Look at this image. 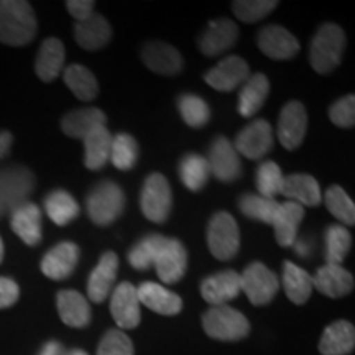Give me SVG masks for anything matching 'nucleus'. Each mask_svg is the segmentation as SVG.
I'll list each match as a JSON object with an SVG mask.
<instances>
[{
    "label": "nucleus",
    "instance_id": "6",
    "mask_svg": "<svg viewBox=\"0 0 355 355\" xmlns=\"http://www.w3.org/2000/svg\"><path fill=\"white\" fill-rule=\"evenodd\" d=\"M207 247L217 260H232L241 250V230L229 212H217L207 225Z\"/></svg>",
    "mask_w": 355,
    "mask_h": 355
},
{
    "label": "nucleus",
    "instance_id": "38",
    "mask_svg": "<svg viewBox=\"0 0 355 355\" xmlns=\"http://www.w3.org/2000/svg\"><path fill=\"white\" fill-rule=\"evenodd\" d=\"M165 235L159 234H150L141 239L130 248L128 252V263H130L135 270H148L150 266L155 263L159 248H162L163 242H165Z\"/></svg>",
    "mask_w": 355,
    "mask_h": 355
},
{
    "label": "nucleus",
    "instance_id": "40",
    "mask_svg": "<svg viewBox=\"0 0 355 355\" xmlns=\"http://www.w3.org/2000/svg\"><path fill=\"white\" fill-rule=\"evenodd\" d=\"M176 105L186 125L193 128H201L209 122L211 109L201 96L181 94L178 97Z\"/></svg>",
    "mask_w": 355,
    "mask_h": 355
},
{
    "label": "nucleus",
    "instance_id": "24",
    "mask_svg": "<svg viewBox=\"0 0 355 355\" xmlns=\"http://www.w3.org/2000/svg\"><path fill=\"white\" fill-rule=\"evenodd\" d=\"M137 296H139L140 304H145L148 309L163 316H175V314H180L183 308V301L180 296L159 283L144 282L137 288Z\"/></svg>",
    "mask_w": 355,
    "mask_h": 355
},
{
    "label": "nucleus",
    "instance_id": "50",
    "mask_svg": "<svg viewBox=\"0 0 355 355\" xmlns=\"http://www.w3.org/2000/svg\"><path fill=\"white\" fill-rule=\"evenodd\" d=\"M64 347L58 340H50L43 345L38 355H64Z\"/></svg>",
    "mask_w": 355,
    "mask_h": 355
},
{
    "label": "nucleus",
    "instance_id": "22",
    "mask_svg": "<svg viewBox=\"0 0 355 355\" xmlns=\"http://www.w3.org/2000/svg\"><path fill=\"white\" fill-rule=\"evenodd\" d=\"M313 288L327 298H343L354 290V277L343 265L326 263L313 277Z\"/></svg>",
    "mask_w": 355,
    "mask_h": 355
},
{
    "label": "nucleus",
    "instance_id": "13",
    "mask_svg": "<svg viewBox=\"0 0 355 355\" xmlns=\"http://www.w3.org/2000/svg\"><path fill=\"white\" fill-rule=\"evenodd\" d=\"M207 163H209L211 175H214L222 183H232L241 178V157L235 152L232 141L225 137H216L212 141Z\"/></svg>",
    "mask_w": 355,
    "mask_h": 355
},
{
    "label": "nucleus",
    "instance_id": "43",
    "mask_svg": "<svg viewBox=\"0 0 355 355\" xmlns=\"http://www.w3.org/2000/svg\"><path fill=\"white\" fill-rule=\"evenodd\" d=\"M283 181H285V176H283L282 168H279L277 163L272 162H263L260 163L259 168L255 171V186L260 196L275 199L277 194L282 193Z\"/></svg>",
    "mask_w": 355,
    "mask_h": 355
},
{
    "label": "nucleus",
    "instance_id": "20",
    "mask_svg": "<svg viewBox=\"0 0 355 355\" xmlns=\"http://www.w3.org/2000/svg\"><path fill=\"white\" fill-rule=\"evenodd\" d=\"M242 291L241 273L235 270H224L204 278L201 283V295L211 306H224L235 300Z\"/></svg>",
    "mask_w": 355,
    "mask_h": 355
},
{
    "label": "nucleus",
    "instance_id": "15",
    "mask_svg": "<svg viewBox=\"0 0 355 355\" xmlns=\"http://www.w3.org/2000/svg\"><path fill=\"white\" fill-rule=\"evenodd\" d=\"M110 314L121 329H135L140 324V301L137 296V286L132 283H119L110 296Z\"/></svg>",
    "mask_w": 355,
    "mask_h": 355
},
{
    "label": "nucleus",
    "instance_id": "25",
    "mask_svg": "<svg viewBox=\"0 0 355 355\" xmlns=\"http://www.w3.org/2000/svg\"><path fill=\"white\" fill-rule=\"evenodd\" d=\"M74 38L78 44L87 51H97L107 46L112 40V28L109 21L101 13H92L91 17L74 25Z\"/></svg>",
    "mask_w": 355,
    "mask_h": 355
},
{
    "label": "nucleus",
    "instance_id": "51",
    "mask_svg": "<svg viewBox=\"0 0 355 355\" xmlns=\"http://www.w3.org/2000/svg\"><path fill=\"white\" fill-rule=\"evenodd\" d=\"M64 355H89V354L84 352L81 349H73V350H66Z\"/></svg>",
    "mask_w": 355,
    "mask_h": 355
},
{
    "label": "nucleus",
    "instance_id": "1",
    "mask_svg": "<svg viewBox=\"0 0 355 355\" xmlns=\"http://www.w3.org/2000/svg\"><path fill=\"white\" fill-rule=\"evenodd\" d=\"M38 21L25 0H0V43L25 46L37 37Z\"/></svg>",
    "mask_w": 355,
    "mask_h": 355
},
{
    "label": "nucleus",
    "instance_id": "31",
    "mask_svg": "<svg viewBox=\"0 0 355 355\" xmlns=\"http://www.w3.org/2000/svg\"><path fill=\"white\" fill-rule=\"evenodd\" d=\"M84 141V165L87 170H102L109 163L112 135L105 125L96 127L83 139Z\"/></svg>",
    "mask_w": 355,
    "mask_h": 355
},
{
    "label": "nucleus",
    "instance_id": "44",
    "mask_svg": "<svg viewBox=\"0 0 355 355\" xmlns=\"http://www.w3.org/2000/svg\"><path fill=\"white\" fill-rule=\"evenodd\" d=\"M277 7L278 2L275 0H237L232 3L235 17L245 24H257V21L263 20Z\"/></svg>",
    "mask_w": 355,
    "mask_h": 355
},
{
    "label": "nucleus",
    "instance_id": "49",
    "mask_svg": "<svg viewBox=\"0 0 355 355\" xmlns=\"http://www.w3.org/2000/svg\"><path fill=\"white\" fill-rule=\"evenodd\" d=\"M12 144H13L12 133L7 132V130L0 132V159H3L8 153H10Z\"/></svg>",
    "mask_w": 355,
    "mask_h": 355
},
{
    "label": "nucleus",
    "instance_id": "16",
    "mask_svg": "<svg viewBox=\"0 0 355 355\" xmlns=\"http://www.w3.org/2000/svg\"><path fill=\"white\" fill-rule=\"evenodd\" d=\"M79 257H81V248L76 243L60 242L44 254L40 268L46 278L61 282L74 273Z\"/></svg>",
    "mask_w": 355,
    "mask_h": 355
},
{
    "label": "nucleus",
    "instance_id": "52",
    "mask_svg": "<svg viewBox=\"0 0 355 355\" xmlns=\"http://www.w3.org/2000/svg\"><path fill=\"white\" fill-rule=\"evenodd\" d=\"M3 255H6V247H3V241H2V237H0V263H2Z\"/></svg>",
    "mask_w": 355,
    "mask_h": 355
},
{
    "label": "nucleus",
    "instance_id": "2",
    "mask_svg": "<svg viewBox=\"0 0 355 355\" xmlns=\"http://www.w3.org/2000/svg\"><path fill=\"white\" fill-rule=\"evenodd\" d=\"M345 33L339 25L324 24L318 28L309 48V63L319 74H329L340 64L345 50Z\"/></svg>",
    "mask_w": 355,
    "mask_h": 355
},
{
    "label": "nucleus",
    "instance_id": "48",
    "mask_svg": "<svg viewBox=\"0 0 355 355\" xmlns=\"http://www.w3.org/2000/svg\"><path fill=\"white\" fill-rule=\"evenodd\" d=\"M96 3L92 0H68L66 2V8H68L69 15L78 21H83L89 19L94 13Z\"/></svg>",
    "mask_w": 355,
    "mask_h": 355
},
{
    "label": "nucleus",
    "instance_id": "39",
    "mask_svg": "<svg viewBox=\"0 0 355 355\" xmlns=\"http://www.w3.org/2000/svg\"><path fill=\"white\" fill-rule=\"evenodd\" d=\"M279 202L277 199L263 198L260 194H243L239 199V209L245 217L252 220L263 222V224H272L273 217L277 214Z\"/></svg>",
    "mask_w": 355,
    "mask_h": 355
},
{
    "label": "nucleus",
    "instance_id": "10",
    "mask_svg": "<svg viewBox=\"0 0 355 355\" xmlns=\"http://www.w3.org/2000/svg\"><path fill=\"white\" fill-rule=\"evenodd\" d=\"M273 146L272 125L263 119H255L239 132L234 148L239 155L248 159H261Z\"/></svg>",
    "mask_w": 355,
    "mask_h": 355
},
{
    "label": "nucleus",
    "instance_id": "37",
    "mask_svg": "<svg viewBox=\"0 0 355 355\" xmlns=\"http://www.w3.org/2000/svg\"><path fill=\"white\" fill-rule=\"evenodd\" d=\"M109 162L121 171H128L139 162V144L130 133H117L112 137Z\"/></svg>",
    "mask_w": 355,
    "mask_h": 355
},
{
    "label": "nucleus",
    "instance_id": "5",
    "mask_svg": "<svg viewBox=\"0 0 355 355\" xmlns=\"http://www.w3.org/2000/svg\"><path fill=\"white\" fill-rule=\"evenodd\" d=\"M202 327L206 334L216 340L234 343L241 340L250 332L248 319L241 311L230 308V306H212L202 316Z\"/></svg>",
    "mask_w": 355,
    "mask_h": 355
},
{
    "label": "nucleus",
    "instance_id": "41",
    "mask_svg": "<svg viewBox=\"0 0 355 355\" xmlns=\"http://www.w3.org/2000/svg\"><path fill=\"white\" fill-rule=\"evenodd\" d=\"M326 242V261L332 265H340L352 247V235L344 225H329L324 234Z\"/></svg>",
    "mask_w": 355,
    "mask_h": 355
},
{
    "label": "nucleus",
    "instance_id": "28",
    "mask_svg": "<svg viewBox=\"0 0 355 355\" xmlns=\"http://www.w3.org/2000/svg\"><path fill=\"white\" fill-rule=\"evenodd\" d=\"M64 44L55 37L46 38L40 46L35 60V73L43 83H51L63 73L64 66Z\"/></svg>",
    "mask_w": 355,
    "mask_h": 355
},
{
    "label": "nucleus",
    "instance_id": "7",
    "mask_svg": "<svg viewBox=\"0 0 355 355\" xmlns=\"http://www.w3.org/2000/svg\"><path fill=\"white\" fill-rule=\"evenodd\" d=\"M140 207L146 219L155 224L168 220L173 207V193L165 176L153 173L146 178L140 194Z\"/></svg>",
    "mask_w": 355,
    "mask_h": 355
},
{
    "label": "nucleus",
    "instance_id": "17",
    "mask_svg": "<svg viewBox=\"0 0 355 355\" xmlns=\"http://www.w3.org/2000/svg\"><path fill=\"white\" fill-rule=\"evenodd\" d=\"M10 227L25 245H40L43 239L42 209L32 201L21 202L10 212Z\"/></svg>",
    "mask_w": 355,
    "mask_h": 355
},
{
    "label": "nucleus",
    "instance_id": "8",
    "mask_svg": "<svg viewBox=\"0 0 355 355\" xmlns=\"http://www.w3.org/2000/svg\"><path fill=\"white\" fill-rule=\"evenodd\" d=\"M241 286L248 301L254 306L272 303L279 290V279L268 266L254 261L241 275Z\"/></svg>",
    "mask_w": 355,
    "mask_h": 355
},
{
    "label": "nucleus",
    "instance_id": "46",
    "mask_svg": "<svg viewBox=\"0 0 355 355\" xmlns=\"http://www.w3.org/2000/svg\"><path fill=\"white\" fill-rule=\"evenodd\" d=\"M329 119L340 128H352L355 123V96L349 94L336 101L329 109Z\"/></svg>",
    "mask_w": 355,
    "mask_h": 355
},
{
    "label": "nucleus",
    "instance_id": "45",
    "mask_svg": "<svg viewBox=\"0 0 355 355\" xmlns=\"http://www.w3.org/2000/svg\"><path fill=\"white\" fill-rule=\"evenodd\" d=\"M97 355H133V344L130 337L121 329L105 332L97 347Z\"/></svg>",
    "mask_w": 355,
    "mask_h": 355
},
{
    "label": "nucleus",
    "instance_id": "30",
    "mask_svg": "<svg viewBox=\"0 0 355 355\" xmlns=\"http://www.w3.org/2000/svg\"><path fill=\"white\" fill-rule=\"evenodd\" d=\"M355 347V327L349 321H336L326 327L319 340L322 355H347Z\"/></svg>",
    "mask_w": 355,
    "mask_h": 355
},
{
    "label": "nucleus",
    "instance_id": "34",
    "mask_svg": "<svg viewBox=\"0 0 355 355\" xmlns=\"http://www.w3.org/2000/svg\"><path fill=\"white\" fill-rule=\"evenodd\" d=\"M283 290L288 300L295 304H304L313 293V277L293 261L283 263Z\"/></svg>",
    "mask_w": 355,
    "mask_h": 355
},
{
    "label": "nucleus",
    "instance_id": "12",
    "mask_svg": "<svg viewBox=\"0 0 355 355\" xmlns=\"http://www.w3.org/2000/svg\"><path fill=\"white\" fill-rule=\"evenodd\" d=\"M158 278L166 285L178 283L188 270V250L178 239H165L153 263Z\"/></svg>",
    "mask_w": 355,
    "mask_h": 355
},
{
    "label": "nucleus",
    "instance_id": "9",
    "mask_svg": "<svg viewBox=\"0 0 355 355\" xmlns=\"http://www.w3.org/2000/svg\"><path fill=\"white\" fill-rule=\"evenodd\" d=\"M308 130V112L300 101H290L278 117V140L286 150H296L303 144Z\"/></svg>",
    "mask_w": 355,
    "mask_h": 355
},
{
    "label": "nucleus",
    "instance_id": "14",
    "mask_svg": "<svg viewBox=\"0 0 355 355\" xmlns=\"http://www.w3.org/2000/svg\"><path fill=\"white\" fill-rule=\"evenodd\" d=\"M248 78H250V68L247 61L234 55L224 58L204 74V81L220 92H230L241 87Z\"/></svg>",
    "mask_w": 355,
    "mask_h": 355
},
{
    "label": "nucleus",
    "instance_id": "32",
    "mask_svg": "<svg viewBox=\"0 0 355 355\" xmlns=\"http://www.w3.org/2000/svg\"><path fill=\"white\" fill-rule=\"evenodd\" d=\"M107 117H105L104 110L97 107H86L78 109L73 112H68L61 119V130L64 135L71 139H84L89 132L94 130L96 127L105 125Z\"/></svg>",
    "mask_w": 355,
    "mask_h": 355
},
{
    "label": "nucleus",
    "instance_id": "3",
    "mask_svg": "<svg viewBox=\"0 0 355 355\" xmlns=\"http://www.w3.org/2000/svg\"><path fill=\"white\" fill-rule=\"evenodd\" d=\"M125 209V194L114 181H101L86 198L89 219L99 227H107L122 216Z\"/></svg>",
    "mask_w": 355,
    "mask_h": 355
},
{
    "label": "nucleus",
    "instance_id": "29",
    "mask_svg": "<svg viewBox=\"0 0 355 355\" xmlns=\"http://www.w3.org/2000/svg\"><path fill=\"white\" fill-rule=\"evenodd\" d=\"M270 94V81L263 73L250 74V78L241 86L239 91V114L242 117H254L263 107L266 97Z\"/></svg>",
    "mask_w": 355,
    "mask_h": 355
},
{
    "label": "nucleus",
    "instance_id": "33",
    "mask_svg": "<svg viewBox=\"0 0 355 355\" xmlns=\"http://www.w3.org/2000/svg\"><path fill=\"white\" fill-rule=\"evenodd\" d=\"M43 206L46 216L60 227H64V225L76 220L79 212H81L78 201L66 189H53L44 198Z\"/></svg>",
    "mask_w": 355,
    "mask_h": 355
},
{
    "label": "nucleus",
    "instance_id": "42",
    "mask_svg": "<svg viewBox=\"0 0 355 355\" xmlns=\"http://www.w3.org/2000/svg\"><path fill=\"white\" fill-rule=\"evenodd\" d=\"M324 202H326L327 211L336 217L337 220H340L345 225H354L355 224V204L352 198L349 196L340 186H331L324 193Z\"/></svg>",
    "mask_w": 355,
    "mask_h": 355
},
{
    "label": "nucleus",
    "instance_id": "19",
    "mask_svg": "<svg viewBox=\"0 0 355 355\" xmlns=\"http://www.w3.org/2000/svg\"><path fill=\"white\" fill-rule=\"evenodd\" d=\"M140 56L146 68L163 76H175L184 64L181 53L165 42H148L141 48Z\"/></svg>",
    "mask_w": 355,
    "mask_h": 355
},
{
    "label": "nucleus",
    "instance_id": "11",
    "mask_svg": "<svg viewBox=\"0 0 355 355\" xmlns=\"http://www.w3.org/2000/svg\"><path fill=\"white\" fill-rule=\"evenodd\" d=\"M257 46L272 60H293L300 53V42L282 25H266L257 35Z\"/></svg>",
    "mask_w": 355,
    "mask_h": 355
},
{
    "label": "nucleus",
    "instance_id": "36",
    "mask_svg": "<svg viewBox=\"0 0 355 355\" xmlns=\"http://www.w3.org/2000/svg\"><path fill=\"white\" fill-rule=\"evenodd\" d=\"M66 86L78 99L94 101L99 94V83L94 74L83 64H69L63 71Z\"/></svg>",
    "mask_w": 355,
    "mask_h": 355
},
{
    "label": "nucleus",
    "instance_id": "27",
    "mask_svg": "<svg viewBox=\"0 0 355 355\" xmlns=\"http://www.w3.org/2000/svg\"><path fill=\"white\" fill-rule=\"evenodd\" d=\"M304 219V207L300 204L285 201L279 202L277 214L273 217L275 239L279 247H291L298 235L300 224Z\"/></svg>",
    "mask_w": 355,
    "mask_h": 355
},
{
    "label": "nucleus",
    "instance_id": "26",
    "mask_svg": "<svg viewBox=\"0 0 355 355\" xmlns=\"http://www.w3.org/2000/svg\"><path fill=\"white\" fill-rule=\"evenodd\" d=\"M56 306L58 314L66 326L81 329L91 322V306L86 296L79 291L61 290L56 295Z\"/></svg>",
    "mask_w": 355,
    "mask_h": 355
},
{
    "label": "nucleus",
    "instance_id": "23",
    "mask_svg": "<svg viewBox=\"0 0 355 355\" xmlns=\"http://www.w3.org/2000/svg\"><path fill=\"white\" fill-rule=\"evenodd\" d=\"M288 201L300 204L303 207H316L322 201V191L318 180L304 173L288 175L283 181L282 193Z\"/></svg>",
    "mask_w": 355,
    "mask_h": 355
},
{
    "label": "nucleus",
    "instance_id": "4",
    "mask_svg": "<svg viewBox=\"0 0 355 355\" xmlns=\"http://www.w3.org/2000/svg\"><path fill=\"white\" fill-rule=\"evenodd\" d=\"M35 175L24 165L0 166V219L26 201L33 193Z\"/></svg>",
    "mask_w": 355,
    "mask_h": 355
},
{
    "label": "nucleus",
    "instance_id": "21",
    "mask_svg": "<svg viewBox=\"0 0 355 355\" xmlns=\"http://www.w3.org/2000/svg\"><path fill=\"white\" fill-rule=\"evenodd\" d=\"M119 270V257L114 252H105L99 259L87 279V298L92 303H102L112 293Z\"/></svg>",
    "mask_w": 355,
    "mask_h": 355
},
{
    "label": "nucleus",
    "instance_id": "47",
    "mask_svg": "<svg viewBox=\"0 0 355 355\" xmlns=\"http://www.w3.org/2000/svg\"><path fill=\"white\" fill-rule=\"evenodd\" d=\"M20 298V288L15 279L0 277V309L10 308Z\"/></svg>",
    "mask_w": 355,
    "mask_h": 355
},
{
    "label": "nucleus",
    "instance_id": "35",
    "mask_svg": "<svg viewBox=\"0 0 355 355\" xmlns=\"http://www.w3.org/2000/svg\"><path fill=\"white\" fill-rule=\"evenodd\" d=\"M178 175H180L181 183L193 193L201 191L207 184L211 176L209 163L207 158L198 153H188L181 158L178 165Z\"/></svg>",
    "mask_w": 355,
    "mask_h": 355
},
{
    "label": "nucleus",
    "instance_id": "18",
    "mask_svg": "<svg viewBox=\"0 0 355 355\" xmlns=\"http://www.w3.org/2000/svg\"><path fill=\"white\" fill-rule=\"evenodd\" d=\"M239 38V26L229 19H217L209 21L199 37V51L204 56L216 58L229 51Z\"/></svg>",
    "mask_w": 355,
    "mask_h": 355
}]
</instances>
